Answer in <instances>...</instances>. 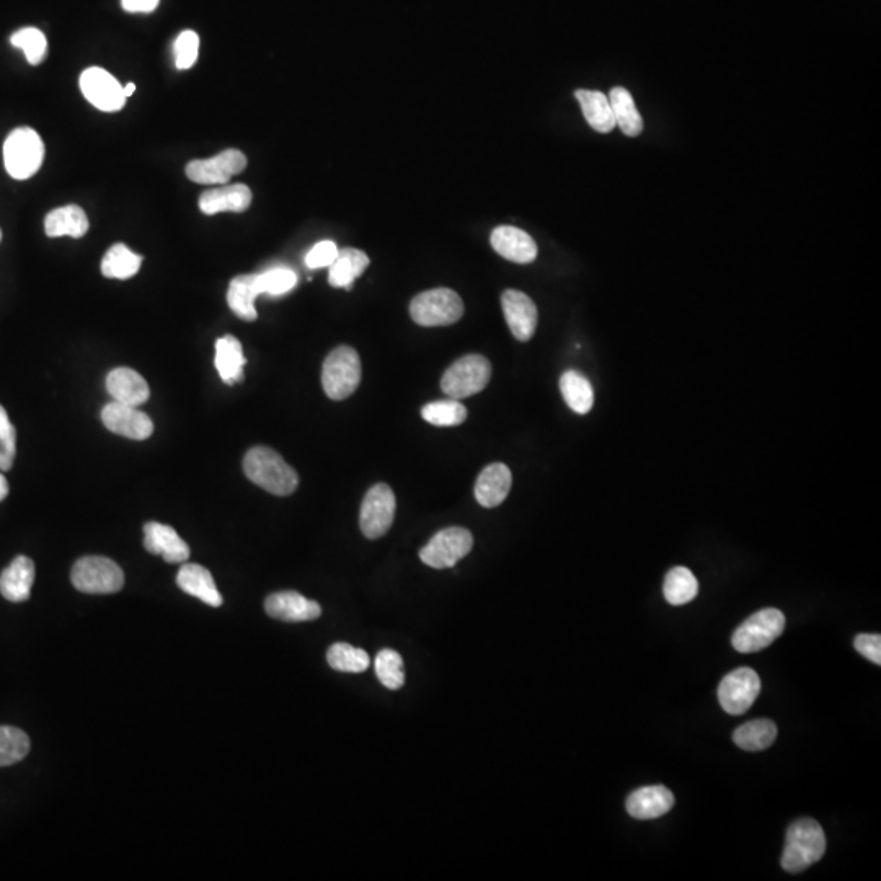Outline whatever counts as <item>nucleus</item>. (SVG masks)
Returning <instances> with one entry per match:
<instances>
[{"mask_svg":"<svg viewBox=\"0 0 881 881\" xmlns=\"http://www.w3.org/2000/svg\"><path fill=\"white\" fill-rule=\"evenodd\" d=\"M244 472L250 482L276 496H289L299 487L296 470L275 449L257 446L245 454Z\"/></svg>","mask_w":881,"mask_h":881,"instance_id":"f257e3e1","label":"nucleus"},{"mask_svg":"<svg viewBox=\"0 0 881 881\" xmlns=\"http://www.w3.org/2000/svg\"><path fill=\"white\" fill-rule=\"evenodd\" d=\"M826 836L820 823L810 818L795 821L787 831L780 865L785 872L800 873L823 859Z\"/></svg>","mask_w":881,"mask_h":881,"instance_id":"f03ea898","label":"nucleus"},{"mask_svg":"<svg viewBox=\"0 0 881 881\" xmlns=\"http://www.w3.org/2000/svg\"><path fill=\"white\" fill-rule=\"evenodd\" d=\"M45 144L35 129L17 128L4 142L5 170L14 180H28L43 165Z\"/></svg>","mask_w":881,"mask_h":881,"instance_id":"7ed1b4c3","label":"nucleus"},{"mask_svg":"<svg viewBox=\"0 0 881 881\" xmlns=\"http://www.w3.org/2000/svg\"><path fill=\"white\" fill-rule=\"evenodd\" d=\"M361 359L351 346H338L322 366V386L328 399L345 400L355 394L361 384Z\"/></svg>","mask_w":881,"mask_h":881,"instance_id":"20e7f679","label":"nucleus"},{"mask_svg":"<svg viewBox=\"0 0 881 881\" xmlns=\"http://www.w3.org/2000/svg\"><path fill=\"white\" fill-rule=\"evenodd\" d=\"M464 315L461 296L448 288L431 289L413 297L410 317L421 327H448Z\"/></svg>","mask_w":881,"mask_h":881,"instance_id":"39448f33","label":"nucleus"},{"mask_svg":"<svg viewBox=\"0 0 881 881\" xmlns=\"http://www.w3.org/2000/svg\"><path fill=\"white\" fill-rule=\"evenodd\" d=\"M492 379V364L482 355H465L449 366L441 379V389L451 399L462 400L479 394Z\"/></svg>","mask_w":881,"mask_h":881,"instance_id":"423d86ee","label":"nucleus"},{"mask_svg":"<svg viewBox=\"0 0 881 881\" xmlns=\"http://www.w3.org/2000/svg\"><path fill=\"white\" fill-rule=\"evenodd\" d=\"M71 581L80 593L113 594L123 588L124 573L110 558L92 555L77 560L72 567Z\"/></svg>","mask_w":881,"mask_h":881,"instance_id":"0eeeda50","label":"nucleus"},{"mask_svg":"<svg viewBox=\"0 0 881 881\" xmlns=\"http://www.w3.org/2000/svg\"><path fill=\"white\" fill-rule=\"evenodd\" d=\"M785 616L779 609L769 607L756 612L736 629L731 637L733 648L740 653H758L784 634Z\"/></svg>","mask_w":881,"mask_h":881,"instance_id":"6e6552de","label":"nucleus"},{"mask_svg":"<svg viewBox=\"0 0 881 881\" xmlns=\"http://www.w3.org/2000/svg\"><path fill=\"white\" fill-rule=\"evenodd\" d=\"M472 547L474 537L470 531L464 527H448L436 532L433 539L420 550L421 562L434 570L452 568L470 554Z\"/></svg>","mask_w":881,"mask_h":881,"instance_id":"1a4fd4ad","label":"nucleus"},{"mask_svg":"<svg viewBox=\"0 0 881 881\" xmlns=\"http://www.w3.org/2000/svg\"><path fill=\"white\" fill-rule=\"evenodd\" d=\"M395 510H397V501L389 485L377 483L369 488L359 513V527L364 536L368 539L386 536L394 523Z\"/></svg>","mask_w":881,"mask_h":881,"instance_id":"9d476101","label":"nucleus"},{"mask_svg":"<svg viewBox=\"0 0 881 881\" xmlns=\"http://www.w3.org/2000/svg\"><path fill=\"white\" fill-rule=\"evenodd\" d=\"M761 692V679L754 669H735L727 674L718 686V700L725 712L730 715H743L751 709Z\"/></svg>","mask_w":881,"mask_h":881,"instance_id":"9b49d317","label":"nucleus"},{"mask_svg":"<svg viewBox=\"0 0 881 881\" xmlns=\"http://www.w3.org/2000/svg\"><path fill=\"white\" fill-rule=\"evenodd\" d=\"M247 157L237 149H226L211 159L191 160L186 177L200 185H226L232 177L244 172Z\"/></svg>","mask_w":881,"mask_h":881,"instance_id":"f8f14e48","label":"nucleus"},{"mask_svg":"<svg viewBox=\"0 0 881 881\" xmlns=\"http://www.w3.org/2000/svg\"><path fill=\"white\" fill-rule=\"evenodd\" d=\"M79 84L87 102L97 110L113 113L126 105L123 85L102 67H90L82 72Z\"/></svg>","mask_w":881,"mask_h":881,"instance_id":"ddd939ff","label":"nucleus"},{"mask_svg":"<svg viewBox=\"0 0 881 881\" xmlns=\"http://www.w3.org/2000/svg\"><path fill=\"white\" fill-rule=\"evenodd\" d=\"M102 421L111 433L120 434L134 441H144L154 433V423L146 413L133 405L120 402L108 403L102 410Z\"/></svg>","mask_w":881,"mask_h":881,"instance_id":"4468645a","label":"nucleus"},{"mask_svg":"<svg viewBox=\"0 0 881 881\" xmlns=\"http://www.w3.org/2000/svg\"><path fill=\"white\" fill-rule=\"evenodd\" d=\"M501 307L505 314L506 324L510 327L514 338L529 341L534 337L537 328V307L527 294L508 289L501 294Z\"/></svg>","mask_w":881,"mask_h":881,"instance_id":"2eb2a0df","label":"nucleus"},{"mask_svg":"<svg viewBox=\"0 0 881 881\" xmlns=\"http://www.w3.org/2000/svg\"><path fill=\"white\" fill-rule=\"evenodd\" d=\"M265 611L273 619L289 624L310 622L322 616V607L296 591H279L265 601Z\"/></svg>","mask_w":881,"mask_h":881,"instance_id":"dca6fc26","label":"nucleus"},{"mask_svg":"<svg viewBox=\"0 0 881 881\" xmlns=\"http://www.w3.org/2000/svg\"><path fill=\"white\" fill-rule=\"evenodd\" d=\"M144 547L152 555H159L165 562L183 563L190 558V547L167 524L147 523L144 526Z\"/></svg>","mask_w":881,"mask_h":881,"instance_id":"f3484780","label":"nucleus"},{"mask_svg":"<svg viewBox=\"0 0 881 881\" xmlns=\"http://www.w3.org/2000/svg\"><path fill=\"white\" fill-rule=\"evenodd\" d=\"M490 242H492L493 250L510 262L527 265L537 258L536 242L531 235L521 231L518 227H496L492 232Z\"/></svg>","mask_w":881,"mask_h":881,"instance_id":"a211bd4d","label":"nucleus"},{"mask_svg":"<svg viewBox=\"0 0 881 881\" xmlns=\"http://www.w3.org/2000/svg\"><path fill=\"white\" fill-rule=\"evenodd\" d=\"M252 190L247 185L216 186L200 196L201 213L214 216L219 213H244L252 204Z\"/></svg>","mask_w":881,"mask_h":881,"instance_id":"6ab92c4d","label":"nucleus"},{"mask_svg":"<svg viewBox=\"0 0 881 881\" xmlns=\"http://www.w3.org/2000/svg\"><path fill=\"white\" fill-rule=\"evenodd\" d=\"M513 475L508 465L490 464L480 472L475 482V500L483 508H496L510 495Z\"/></svg>","mask_w":881,"mask_h":881,"instance_id":"aec40b11","label":"nucleus"},{"mask_svg":"<svg viewBox=\"0 0 881 881\" xmlns=\"http://www.w3.org/2000/svg\"><path fill=\"white\" fill-rule=\"evenodd\" d=\"M674 806V795L665 785L642 787L630 793L625 808L635 820H656Z\"/></svg>","mask_w":881,"mask_h":881,"instance_id":"412c9836","label":"nucleus"},{"mask_svg":"<svg viewBox=\"0 0 881 881\" xmlns=\"http://www.w3.org/2000/svg\"><path fill=\"white\" fill-rule=\"evenodd\" d=\"M35 583V563L25 555H18L0 575V594L10 603H23L30 598Z\"/></svg>","mask_w":881,"mask_h":881,"instance_id":"4be33fe9","label":"nucleus"},{"mask_svg":"<svg viewBox=\"0 0 881 881\" xmlns=\"http://www.w3.org/2000/svg\"><path fill=\"white\" fill-rule=\"evenodd\" d=\"M107 390L115 402L133 407L146 403L151 395L146 379L129 368L113 369L107 377Z\"/></svg>","mask_w":881,"mask_h":881,"instance_id":"5701e85b","label":"nucleus"},{"mask_svg":"<svg viewBox=\"0 0 881 881\" xmlns=\"http://www.w3.org/2000/svg\"><path fill=\"white\" fill-rule=\"evenodd\" d=\"M177 585L182 591L190 594L193 598L200 599L204 604L211 607L222 606V596L217 591L216 583H214L213 575L208 568L196 565V563H185L177 575Z\"/></svg>","mask_w":881,"mask_h":881,"instance_id":"b1692460","label":"nucleus"},{"mask_svg":"<svg viewBox=\"0 0 881 881\" xmlns=\"http://www.w3.org/2000/svg\"><path fill=\"white\" fill-rule=\"evenodd\" d=\"M217 372L222 382L227 386H234L237 382L244 381V368L247 359L242 350V343L232 335L219 338L216 341V358H214Z\"/></svg>","mask_w":881,"mask_h":881,"instance_id":"393cba45","label":"nucleus"},{"mask_svg":"<svg viewBox=\"0 0 881 881\" xmlns=\"http://www.w3.org/2000/svg\"><path fill=\"white\" fill-rule=\"evenodd\" d=\"M89 217L77 204H67L54 209L46 216L45 232L48 237H72L80 239L89 232Z\"/></svg>","mask_w":881,"mask_h":881,"instance_id":"a878e982","label":"nucleus"},{"mask_svg":"<svg viewBox=\"0 0 881 881\" xmlns=\"http://www.w3.org/2000/svg\"><path fill=\"white\" fill-rule=\"evenodd\" d=\"M576 100L580 103L581 111L585 115L589 126L598 133H611L616 128V120L612 115L609 97L599 90H576Z\"/></svg>","mask_w":881,"mask_h":881,"instance_id":"bb28decb","label":"nucleus"},{"mask_svg":"<svg viewBox=\"0 0 881 881\" xmlns=\"http://www.w3.org/2000/svg\"><path fill=\"white\" fill-rule=\"evenodd\" d=\"M369 266V257L358 248H343L328 271V283L333 288H353L356 278L363 275Z\"/></svg>","mask_w":881,"mask_h":881,"instance_id":"cd10ccee","label":"nucleus"},{"mask_svg":"<svg viewBox=\"0 0 881 881\" xmlns=\"http://www.w3.org/2000/svg\"><path fill=\"white\" fill-rule=\"evenodd\" d=\"M609 102L616 126H619L620 131L629 138L640 136L643 131V118L637 110L632 93L625 87H614L609 92Z\"/></svg>","mask_w":881,"mask_h":881,"instance_id":"c85d7f7f","label":"nucleus"},{"mask_svg":"<svg viewBox=\"0 0 881 881\" xmlns=\"http://www.w3.org/2000/svg\"><path fill=\"white\" fill-rule=\"evenodd\" d=\"M260 296L255 283V275H240L232 279L227 291V304L231 307L239 319L253 322L257 320L258 312L255 309V301Z\"/></svg>","mask_w":881,"mask_h":881,"instance_id":"c756f323","label":"nucleus"},{"mask_svg":"<svg viewBox=\"0 0 881 881\" xmlns=\"http://www.w3.org/2000/svg\"><path fill=\"white\" fill-rule=\"evenodd\" d=\"M560 392L568 407L578 415L591 412L594 405V390L591 382L578 371L563 372L560 377Z\"/></svg>","mask_w":881,"mask_h":881,"instance_id":"7c9ffc66","label":"nucleus"},{"mask_svg":"<svg viewBox=\"0 0 881 881\" xmlns=\"http://www.w3.org/2000/svg\"><path fill=\"white\" fill-rule=\"evenodd\" d=\"M777 738V725L766 718L744 723L736 728L733 741L744 751H764L771 748Z\"/></svg>","mask_w":881,"mask_h":881,"instance_id":"2f4dec72","label":"nucleus"},{"mask_svg":"<svg viewBox=\"0 0 881 881\" xmlns=\"http://www.w3.org/2000/svg\"><path fill=\"white\" fill-rule=\"evenodd\" d=\"M699 593V581L694 573L686 567H674L669 570L663 585V594L669 604L682 606L691 603Z\"/></svg>","mask_w":881,"mask_h":881,"instance_id":"473e14b6","label":"nucleus"},{"mask_svg":"<svg viewBox=\"0 0 881 881\" xmlns=\"http://www.w3.org/2000/svg\"><path fill=\"white\" fill-rule=\"evenodd\" d=\"M142 257L131 252L124 244H115L105 253L102 273L105 278L129 279L141 270Z\"/></svg>","mask_w":881,"mask_h":881,"instance_id":"72a5a7b5","label":"nucleus"},{"mask_svg":"<svg viewBox=\"0 0 881 881\" xmlns=\"http://www.w3.org/2000/svg\"><path fill=\"white\" fill-rule=\"evenodd\" d=\"M327 661L328 665L341 673H364L371 666L368 653L350 643H335L328 648Z\"/></svg>","mask_w":881,"mask_h":881,"instance_id":"f704fd0d","label":"nucleus"},{"mask_svg":"<svg viewBox=\"0 0 881 881\" xmlns=\"http://www.w3.org/2000/svg\"><path fill=\"white\" fill-rule=\"evenodd\" d=\"M421 417L433 426H459L467 420V408L459 400H438L421 408Z\"/></svg>","mask_w":881,"mask_h":881,"instance_id":"c9c22d12","label":"nucleus"},{"mask_svg":"<svg viewBox=\"0 0 881 881\" xmlns=\"http://www.w3.org/2000/svg\"><path fill=\"white\" fill-rule=\"evenodd\" d=\"M30 753L27 733L14 727H0V767L12 766Z\"/></svg>","mask_w":881,"mask_h":881,"instance_id":"e433bc0d","label":"nucleus"},{"mask_svg":"<svg viewBox=\"0 0 881 881\" xmlns=\"http://www.w3.org/2000/svg\"><path fill=\"white\" fill-rule=\"evenodd\" d=\"M255 283H257L258 293L268 294V296H283L293 291L297 284L296 271L286 266H276L270 270L263 271L260 275H255Z\"/></svg>","mask_w":881,"mask_h":881,"instance_id":"4c0bfd02","label":"nucleus"},{"mask_svg":"<svg viewBox=\"0 0 881 881\" xmlns=\"http://www.w3.org/2000/svg\"><path fill=\"white\" fill-rule=\"evenodd\" d=\"M374 669H376L377 679L381 681L382 686L387 687L390 691H399L405 684L403 660L397 651H379Z\"/></svg>","mask_w":881,"mask_h":881,"instance_id":"58836bf2","label":"nucleus"},{"mask_svg":"<svg viewBox=\"0 0 881 881\" xmlns=\"http://www.w3.org/2000/svg\"><path fill=\"white\" fill-rule=\"evenodd\" d=\"M10 43L15 48L22 49L31 66L41 64L48 54V40H46L45 33L38 28H22V30L15 31L10 38Z\"/></svg>","mask_w":881,"mask_h":881,"instance_id":"ea45409f","label":"nucleus"},{"mask_svg":"<svg viewBox=\"0 0 881 881\" xmlns=\"http://www.w3.org/2000/svg\"><path fill=\"white\" fill-rule=\"evenodd\" d=\"M17 454V431L5 408L0 405V470L12 469Z\"/></svg>","mask_w":881,"mask_h":881,"instance_id":"a19ab883","label":"nucleus"},{"mask_svg":"<svg viewBox=\"0 0 881 881\" xmlns=\"http://www.w3.org/2000/svg\"><path fill=\"white\" fill-rule=\"evenodd\" d=\"M173 51H175V66H177V69H180V71L191 69V67L195 66L196 61H198V54H200V36L196 35L195 31H182L178 35L177 40H175Z\"/></svg>","mask_w":881,"mask_h":881,"instance_id":"79ce46f5","label":"nucleus"},{"mask_svg":"<svg viewBox=\"0 0 881 881\" xmlns=\"http://www.w3.org/2000/svg\"><path fill=\"white\" fill-rule=\"evenodd\" d=\"M340 248L337 247L332 240H322L319 244H315L310 248V252L306 255V265L310 270H319V268H330L332 263L337 260Z\"/></svg>","mask_w":881,"mask_h":881,"instance_id":"37998d69","label":"nucleus"},{"mask_svg":"<svg viewBox=\"0 0 881 881\" xmlns=\"http://www.w3.org/2000/svg\"><path fill=\"white\" fill-rule=\"evenodd\" d=\"M855 650L875 665H881V637L875 634H860L855 637Z\"/></svg>","mask_w":881,"mask_h":881,"instance_id":"c03bdc74","label":"nucleus"},{"mask_svg":"<svg viewBox=\"0 0 881 881\" xmlns=\"http://www.w3.org/2000/svg\"><path fill=\"white\" fill-rule=\"evenodd\" d=\"M121 5L129 14H151L157 9L159 0H121Z\"/></svg>","mask_w":881,"mask_h":881,"instance_id":"a18cd8bd","label":"nucleus"},{"mask_svg":"<svg viewBox=\"0 0 881 881\" xmlns=\"http://www.w3.org/2000/svg\"><path fill=\"white\" fill-rule=\"evenodd\" d=\"M7 495H9V482L0 474V501H4Z\"/></svg>","mask_w":881,"mask_h":881,"instance_id":"49530a36","label":"nucleus"},{"mask_svg":"<svg viewBox=\"0 0 881 881\" xmlns=\"http://www.w3.org/2000/svg\"><path fill=\"white\" fill-rule=\"evenodd\" d=\"M123 92H124V97H126V98L131 97V95H133V93L136 92V85H134L133 82H129L128 85H124Z\"/></svg>","mask_w":881,"mask_h":881,"instance_id":"de8ad7c7","label":"nucleus"},{"mask_svg":"<svg viewBox=\"0 0 881 881\" xmlns=\"http://www.w3.org/2000/svg\"><path fill=\"white\" fill-rule=\"evenodd\" d=\"M0 240H2V231H0Z\"/></svg>","mask_w":881,"mask_h":881,"instance_id":"09e8293b","label":"nucleus"}]
</instances>
